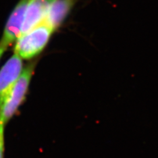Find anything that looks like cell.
I'll list each match as a JSON object with an SVG mask.
<instances>
[{
  "mask_svg": "<svg viewBox=\"0 0 158 158\" xmlns=\"http://www.w3.org/2000/svg\"><path fill=\"white\" fill-rule=\"evenodd\" d=\"M53 32L51 28L42 23L17 38L14 53L24 59L35 57L46 47Z\"/></svg>",
  "mask_w": 158,
  "mask_h": 158,
  "instance_id": "obj_1",
  "label": "cell"
},
{
  "mask_svg": "<svg viewBox=\"0 0 158 158\" xmlns=\"http://www.w3.org/2000/svg\"><path fill=\"white\" fill-rule=\"evenodd\" d=\"M35 64L31 63L23 69L15 85L0 108V124L6 126L25 98Z\"/></svg>",
  "mask_w": 158,
  "mask_h": 158,
  "instance_id": "obj_2",
  "label": "cell"
},
{
  "mask_svg": "<svg viewBox=\"0 0 158 158\" xmlns=\"http://www.w3.org/2000/svg\"><path fill=\"white\" fill-rule=\"evenodd\" d=\"M23 70L22 59L15 53L0 70V108L15 85Z\"/></svg>",
  "mask_w": 158,
  "mask_h": 158,
  "instance_id": "obj_3",
  "label": "cell"
},
{
  "mask_svg": "<svg viewBox=\"0 0 158 158\" xmlns=\"http://www.w3.org/2000/svg\"><path fill=\"white\" fill-rule=\"evenodd\" d=\"M28 2V0H21L13 10L0 40L1 46L7 49L20 36Z\"/></svg>",
  "mask_w": 158,
  "mask_h": 158,
  "instance_id": "obj_4",
  "label": "cell"
},
{
  "mask_svg": "<svg viewBox=\"0 0 158 158\" xmlns=\"http://www.w3.org/2000/svg\"><path fill=\"white\" fill-rule=\"evenodd\" d=\"M53 1L54 0H28L20 35L31 31L43 22L49 7Z\"/></svg>",
  "mask_w": 158,
  "mask_h": 158,
  "instance_id": "obj_5",
  "label": "cell"
},
{
  "mask_svg": "<svg viewBox=\"0 0 158 158\" xmlns=\"http://www.w3.org/2000/svg\"><path fill=\"white\" fill-rule=\"evenodd\" d=\"M77 0H54L49 7L43 23L54 31L61 25Z\"/></svg>",
  "mask_w": 158,
  "mask_h": 158,
  "instance_id": "obj_6",
  "label": "cell"
},
{
  "mask_svg": "<svg viewBox=\"0 0 158 158\" xmlns=\"http://www.w3.org/2000/svg\"><path fill=\"white\" fill-rule=\"evenodd\" d=\"M5 128L6 126L0 124V158H3L5 152Z\"/></svg>",
  "mask_w": 158,
  "mask_h": 158,
  "instance_id": "obj_7",
  "label": "cell"
},
{
  "mask_svg": "<svg viewBox=\"0 0 158 158\" xmlns=\"http://www.w3.org/2000/svg\"><path fill=\"white\" fill-rule=\"evenodd\" d=\"M6 50H7L6 48H3V47L0 46V60H1V58L2 57L4 52H6Z\"/></svg>",
  "mask_w": 158,
  "mask_h": 158,
  "instance_id": "obj_8",
  "label": "cell"
}]
</instances>
